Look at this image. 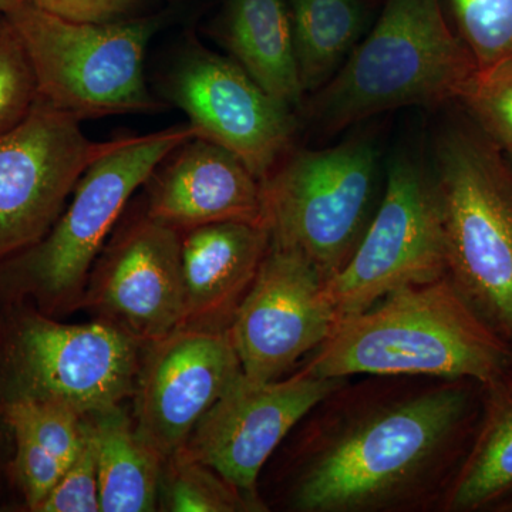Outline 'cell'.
<instances>
[{"label": "cell", "mask_w": 512, "mask_h": 512, "mask_svg": "<svg viewBox=\"0 0 512 512\" xmlns=\"http://www.w3.org/2000/svg\"><path fill=\"white\" fill-rule=\"evenodd\" d=\"M350 377L301 421L285 505L295 512L440 507L483 417V384Z\"/></svg>", "instance_id": "cell-1"}, {"label": "cell", "mask_w": 512, "mask_h": 512, "mask_svg": "<svg viewBox=\"0 0 512 512\" xmlns=\"http://www.w3.org/2000/svg\"><path fill=\"white\" fill-rule=\"evenodd\" d=\"M303 369L319 377H430L512 383V348L495 336L447 275L406 286L339 320Z\"/></svg>", "instance_id": "cell-2"}, {"label": "cell", "mask_w": 512, "mask_h": 512, "mask_svg": "<svg viewBox=\"0 0 512 512\" xmlns=\"http://www.w3.org/2000/svg\"><path fill=\"white\" fill-rule=\"evenodd\" d=\"M476 77L443 0H386L339 72L303 101V117L318 136H335L386 111L463 100Z\"/></svg>", "instance_id": "cell-3"}, {"label": "cell", "mask_w": 512, "mask_h": 512, "mask_svg": "<svg viewBox=\"0 0 512 512\" xmlns=\"http://www.w3.org/2000/svg\"><path fill=\"white\" fill-rule=\"evenodd\" d=\"M503 147L463 123L440 128L430 173L439 198L447 278L512 348V165Z\"/></svg>", "instance_id": "cell-4"}, {"label": "cell", "mask_w": 512, "mask_h": 512, "mask_svg": "<svg viewBox=\"0 0 512 512\" xmlns=\"http://www.w3.org/2000/svg\"><path fill=\"white\" fill-rule=\"evenodd\" d=\"M192 137L197 131L188 123L130 137L90 165L52 228L0 261V306L30 302L53 318L82 308L94 264L131 195Z\"/></svg>", "instance_id": "cell-5"}, {"label": "cell", "mask_w": 512, "mask_h": 512, "mask_svg": "<svg viewBox=\"0 0 512 512\" xmlns=\"http://www.w3.org/2000/svg\"><path fill=\"white\" fill-rule=\"evenodd\" d=\"M143 346L106 320L67 325L30 302L0 306V413L52 402L84 416L124 403L136 389Z\"/></svg>", "instance_id": "cell-6"}, {"label": "cell", "mask_w": 512, "mask_h": 512, "mask_svg": "<svg viewBox=\"0 0 512 512\" xmlns=\"http://www.w3.org/2000/svg\"><path fill=\"white\" fill-rule=\"evenodd\" d=\"M6 15L28 52L37 93L57 109L79 121L164 109L144 72L157 20L74 22L28 0Z\"/></svg>", "instance_id": "cell-7"}, {"label": "cell", "mask_w": 512, "mask_h": 512, "mask_svg": "<svg viewBox=\"0 0 512 512\" xmlns=\"http://www.w3.org/2000/svg\"><path fill=\"white\" fill-rule=\"evenodd\" d=\"M379 167L376 141L365 136L292 150L262 181L272 244L301 252L326 279L338 274L375 215Z\"/></svg>", "instance_id": "cell-8"}, {"label": "cell", "mask_w": 512, "mask_h": 512, "mask_svg": "<svg viewBox=\"0 0 512 512\" xmlns=\"http://www.w3.org/2000/svg\"><path fill=\"white\" fill-rule=\"evenodd\" d=\"M447 275L439 198L426 165L397 154L375 215L348 264L328 279L339 320L369 309L406 286Z\"/></svg>", "instance_id": "cell-9"}, {"label": "cell", "mask_w": 512, "mask_h": 512, "mask_svg": "<svg viewBox=\"0 0 512 512\" xmlns=\"http://www.w3.org/2000/svg\"><path fill=\"white\" fill-rule=\"evenodd\" d=\"M80 123L39 96L25 119L0 134V261L39 241L87 168L130 140H90Z\"/></svg>", "instance_id": "cell-10"}, {"label": "cell", "mask_w": 512, "mask_h": 512, "mask_svg": "<svg viewBox=\"0 0 512 512\" xmlns=\"http://www.w3.org/2000/svg\"><path fill=\"white\" fill-rule=\"evenodd\" d=\"M165 99L197 137L227 148L264 181L293 150L298 119L231 57L191 42L168 70Z\"/></svg>", "instance_id": "cell-11"}, {"label": "cell", "mask_w": 512, "mask_h": 512, "mask_svg": "<svg viewBox=\"0 0 512 512\" xmlns=\"http://www.w3.org/2000/svg\"><path fill=\"white\" fill-rule=\"evenodd\" d=\"M326 282L301 252L271 242L228 330L245 379H282L329 339L339 318Z\"/></svg>", "instance_id": "cell-12"}, {"label": "cell", "mask_w": 512, "mask_h": 512, "mask_svg": "<svg viewBox=\"0 0 512 512\" xmlns=\"http://www.w3.org/2000/svg\"><path fill=\"white\" fill-rule=\"evenodd\" d=\"M346 380L319 377L303 367L274 382H249L241 375L181 450L266 508L258 491L262 468L318 403Z\"/></svg>", "instance_id": "cell-13"}, {"label": "cell", "mask_w": 512, "mask_h": 512, "mask_svg": "<svg viewBox=\"0 0 512 512\" xmlns=\"http://www.w3.org/2000/svg\"><path fill=\"white\" fill-rule=\"evenodd\" d=\"M241 375L228 332L177 329L146 343L133 393L137 433L167 460Z\"/></svg>", "instance_id": "cell-14"}, {"label": "cell", "mask_w": 512, "mask_h": 512, "mask_svg": "<svg viewBox=\"0 0 512 512\" xmlns=\"http://www.w3.org/2000/svg\"><path fill=\"white\" fill-rule=\"evenodd\" d=\"M146 345L181 328V232L140 212L94 264L83 305Z\"/></svg>", "instance_id": "cell-15"}, {"label": "cell", "mask_w": 512, "mask_h": 512, "mask_svg": "<svg viewBox=\"0 0 512 512\" xmlns=\"http://www.w3.org/2000/svg\"><path fill=\"white\" fill-rule=\"evenodd\" d=\"M144 185V212L181 234L229 221L266 227L262 181L241 158L205 138L180 144Z\"/></svg>", "instance_id": "cell-16"}, {"label": "cell", "mask_w": 512, "mask_h": 512, "mask_svg": "<svg viewBox=\"0 0 512 512\" xmlns=\"http://www.w3.org/2000/svg\"><path fill=\"white\" fill-rule=\"evenodd\" d=\"M269 245L268 228L248 222H217L183 232L184 318L180 329L228 332Z\"/></svg>", "instance_id": "cell-17"}, {"label": "cell", "mask_w": 512, "mask_h": 512, "mask_svg": "<svg viewBox=\"0 0 512 512\" xmlns=\"http://www.w3.org/2000/svg\"><path fill=\"white\" fill-rule=\"evenodd\" d=\"M218 39L265 92L295 109L305 92L286 0H225Z\"/></svg>", "instance_id": "cell-18"}, {"label": "cell", "mask_w": 512, "mask_h": 512, "mask_svg": "<svg viewBox=\"0 0 512 512\" xmlns=\"http://www.w3.org/2000/svg\"><path fill=\"white\" fill-rule=\"evenodd\" d=\"M97 447L101 512L158 510L164 458L141 439L124 403L87 414Z\"/></svg>", "instance_id": "cell-19"}, {"label": "cell", "mask_w": 512, "mask_h": 512, "mask_svg": "<svg viewBox=\"0 0 512 512\" xmlns=\"http://www.w3.org/2000/svg\"><path fill=\"white\" fill-rule=\"evenodd\" d=\"M512 498V383L487 390L483 417L440 503L444 512L498 511Z\"/></svg>", "instance_id": "cell-20"}, {"label": "cell", "mask_w": 512, "mask_h": 512, "mask_svg": "<svg viewBox=\"0 0 512 512\" xmlns=\"http://www.w3.org/2000/svg\"><path fill=\"white\" fill-rule=\"evenodd\" d=\"M303 92L315 93L339 72L369 25L365 0H286Z\"/></svg>", "instance_id": "cell-21"}, {"label": "cell", "mask_w": 512, "mask_h": 512, "mask_svg": "<svg viewBox=\"0 0 512 512\" xmlns=\"http://www.w3.org/2000/svg\"><path fill=\"white\" fill-rule=\"evenodd\" d=\"M158 510L170 512H259L256 504L221 474L184 450L164 460Z\"/></svg>", "instance_id": "cell-22"}, {"label": "cell", "mask_w": 512, "mask_h": 512, "mask_svg": "<svg viewBox=\"0 0 512 512\" xmlns=\"http://www.w3.org/2000/svg\"><path fill=\"white\" fill-rule=\"evenodd\" d=\"M457 35L470 50L477 77L512 63V0H448Z\"/></svg>", "instance_id": "cell-23"}, {"label": "cell", "mask_w": 512, "mask_h": 512, "mask_svg": "<svg viewBox=\"0 0 512 512\" xmlns=\"http://www.w3.org/2000/svg\"><path fill=\"white\" fill-rule=\"evenodd\" d=\"M37 97L36 77L22 37L9 16L0 13V134L25 119Z\"/></svg>", "instance_id": "cell-24"}, {"label": "cell", "mask_w": 512, "mask_h": 512, "mask_svg": "<svg viewBox=\"0 0 512 512\" xmlns=\"http://www.w3.org/2000/svg\"><path fill=\"white\" fill-rule=\"evenodd\" d=\"M97 447L93 424L82 416V444L76 457L64 470L59 483L39 505L36 512H99Z\"/></svg>", "instance_id": "cell-25"}, {"label": "cell", "mask_w": 512, "mask_h": 512, "mask_svg": "<svg viewBox=\"0 0 512 512\" xmlns=\"http://www.w3.org/2000/svg\"><path fill=\"white\" fill-rule=\"evenodd\" d=\"M477 126L501 147L512 143V63L476 77L464 97Z\"/></svg>", "instance_id": "cell-26"}, {"label": "cell", "mask_w": 512, "mask_h": 512, "mask_svg": "<svg viewBox=\"0 0 512 512\" xmlns=\"http://www.w3.org/2000/svg\"><path fill=\"white\" fill-rule=\"evenodd\" d=\"M37 8L74 22L106 23L130 18L146 0H28Z\"/></svg>", "instance_id": "cell-27"}, {"label": "cell", "mask_w": 512, "mask_h": 512, "mask_svg": "<svg viewBox=\"0 0 512 512\" xmlns=\"http://www.w3.org/2000/svg\"><path fill=\"white\" fill-rule=\"evenodd\" d=\"M22 0H0V13H8Z\"/></svg>", "instance_id": "cell-28"}, {"label": "cell", "mask_w": 512, "mask_h": 512, "mask_svg": "<svg viewBox=\"0 0 512 512\" xmlns=\"http://www.w3.org/2000/svg\"><path fill=\"white\" fill-rule=\"evenodd\" d=\"M497 512H512V498H510L508 501H505V503L501 505L500 508H498Z\"/></svg>", "instance_id": "cell-29"}, {"label": "cell", "mask_w": 512, "mask_h": 512, "mask_svg": "<svg viewBox=\"0 0 512 512\" xmlns=\"http://www.w3.org/2000/svg\"><path fill=\"white\" fill-rule=\"evenodd\" d=\"M503 150L507 151V154L510 156L512 161V143L508 144V146H505Z\"/></svg>", "instance_id": "cell-30"}, {"label": "cell", "mask_w": 512, "mask_h": 512, "mask_svg": "<svg viewBox=\"0 0 512 512\" xmlns=\"http://www.w3.org/2000/svg\"><path fill=\"white\" fill-rule=\"evenodd\" d=\"M5 434H8V433H6V430H5V427H3V424L0 423V440H2V437L5 436Z\"/></svg>", "instance_id": "cell-31"}]
</instances>
